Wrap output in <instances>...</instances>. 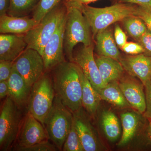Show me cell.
Here are the masks:
<instances>
[{
    "label": "cell",
    "instance_id": "1",
    "mask_svg": "<svg viewBox=\"0 0 151 151\" xmlns=\"http://www.w3.org/2000/svg\"><path fill=\"white\" fill-rule=\"evenodd\" d=\"M51 71L55 95L72 113L80 110L82 88L77 65L65 60Z\"/></svg>",
    "mask_w": 151,
    "mask_h": 151
},
{
    "label": "cell",
    "instance_id": "2",
    "mask_svg": "<svg viewBox=\"0 0 151 151\" xmlns=\"http://www.w3.org/2000/svg\"><path fill=\"white\" fill-rule=\"evenodd\" d=\"M66 6L63 47L68 61L73 62L74 47L78 43L85 46L92 45L93 35L89 22L81 9Z\"/></svg>",
    "mask_w": 151,
    "mask_h": 151
},
{
    "label": "cell",
    "instance_id": "3",
    "mask_svg": "<svg viewBox=\"0 0 151 151\" xmlns=\"http://www.w3.org/2000/svg\"><path fill=\"white\" fill-rule=\"evenodd\" d=\"M137 6L127 3H116L104 8L82 5L78 8L89 22L94 37L97 33L114 23L122 21L127 17L136 15Z\"/></svg>",
    "mask_w": 151,
    "mask_h": 151
},
{
    "label": "cell",
    "instance_id": "4",
    "mask_svg": "<svg viewBox=\"0 0 151 151\" xmlns=\"http://www.w3.org/2000/svg\"><path fill=\"white\" fill-rule=\"evenodd\" d=\"M67 6L63 0L24 34L27 48L33 49L42 55L45 47L65 18Z\"/></svg>",
    "mask_w": 151,
    "mask_h": 151
},
{
    "label": "cell",
    "instance_id": "5",
    "mask_svg": "<svg viewBox=\"0 0 151 151\" xmlns=\"http://www.w3.org/2000/svg\"><path fill=\"white\" fill-rule=\"evenodd\" d=\"M55 96L51 74L48 71H45L32 87L27 105L28 112L38 120L44 127Z\"/></svg>",
    "mask_w": 151,
    "mask_h": 151
},
{
    "label": "cell",
    "instance_id": "6",
    "mask_svg": "<svg viewBox=\"0 0 151 151\" xmlns=\"http://www.w3.org/2000/svg\"><path fill=\"white\" fill-rule=\"evenodd\" d=\"M73 120V113L55 95L52 107L45 121L44 127L49 139L59 150L62 151Z\"/></svg>",
    "mask_w": 151,
    "mask_h": 151
},
{
    "label": "cell",
    "instance_id": "7",
    "mask_svg": "<svg viewBox=\"0 0 151 151\" xmlns=\"http://www.w3.org/2000/svg\"><path fill=\"white\" fill-rule=\"evenodd\" d=\"M22 108L6 97L0 113V150H11L16 143L23 118Z\"/></svg>",
    "mask_w": 151,
    "mask_h": 151
},
{
    "label": "cell",
    "instance_id": "8",
    "mask_svg": "<svg viewBox=\"0 0 151 151\" xmlns=\"http://www.w3.org/2000/svg\"><path fill=\"white\" fill-rule=\"evenodd\" d=\"M14 65L30 87L45 72L43 58L33 49H26L14 61Z\"/></svg>",
    "mask_w": 151,
    "mask_h": 151
},
{
    "label": "cell",
    "instance_id": "9",
    "mask_svg": "<svg viewBox=\"0 0 151 151\" xmlns=\"http://www.w3.org/2000/svg\"><path fill=\"white\" fill-rule=\"evenodd\" d=\"M48 140V134L42 124L27 112L23 119L15 148L30 147Z\"/></svg>",
    "mask_w": 151,
    "mask_h": 151
},
{
    "label": "cell",
    "instance_id": "10",
    "mask_svg": "<svg viewBox=\"0 0 151 151\" xmlns=\"http://www.w3.org/2000/svg\"><path fill=\"white\" fill-rule=\"evenodd\" d=\"M83 71L96 91L106 86L101 78L94 55V44L90 46L83 45L75 54L73 61Z\"/></svg>",
    "mask_w": 151,
    "mask_h": 151
},
{
    "label": "cell",
    "instance_id": "11",
    "mask_svg": "<svg viewBox=\"0 0 151 151\" xmlns=\"http://www.w3.org/2000/svg\"><path fill=\"white\" fill-rule=\"evenodd\" d=\"M65 17L44 48L42 56L45 71H49L63 61Z\"/></svg>",
    "mask_w": 151,
    "mask_h": 151
},
{
    "label": "cell",
    "instance_id": "12",
    "mask_svg": "<svg viewBox=\"0 0 151 151\" xmlns=\"http://www.w3.org/2000/svg\"><path fill=\"white\" fill-rule=\"evenodd\" d=\"M73 115L76 128L84 151L101 150L102 146L100 140L89 116L83 111L82 107Z\"/></svg>",
    "mask_w": 151,
    "mask_h": 151
},
{
    "label": "cell",
    "instance_id": "13",
    "mask_svg": "<svg viewBox=\"0 0 151 151\" xmlns=\"http://www.w3.org/2000/svg\"><path fill=\"white\" fill-rule=\"evenodd\" d=\"M124 69L140 80L145 86L151 80V56L144 53L121 57L119 60Z\"/></svg>",
    "mask_w": 151,
    "mask_h": 151
},
{
    "label": "cell",
    "instance_id": "14",
    "mask_svg": "<svg viewBox=\"0 0 151 151\" xmlns=\"http://www.w3.org/2000/svg\"><path fill=\"white\" fill-rule=\"evenodd\" d=\"M27 47L24 35L1 34L0 60L14 61Z\"/></svg>",
    "mask_w": 151,
    "mask_h": 151
},
{
    "label": "cell",
    "instance_id": "15",
    "mask_svg": "<svg viewBox=\"0 0 151 151\" xmlns=\"http://www.w3.org/2000/svg\"><path fill=\"white\" fill-rule=\"evenodd\" d=\"M122 93L130 106L141 113L146 109L145 94L144 85L133 79H124L119 83Z\"/></svg>",
    "mask_w": 151,
    "mask_h": 151
},
{
    "label": "cell",
    "instance_id": "16",
    "mask_svg": "<svg viewBox=\"0 0 151 151\" xmlns=\"http://www.w3.org/2000/svg\"><path fill=\"white\" fill-rule=\"evenodd\" d=\"M8 82L9 89V96L22 109L27 106L32 87L28 85L14 64Z\"/></svg>",
    "mask_w": 151,
    "mask_h": 151
},
{
    "label": "cell",
    "instance_id": "17",
    "mask_svg": "<svg viewBox=\"0 0 151 151\" xmlns=\"http://www.w3.org/2000/svg\"><path fill=\"white\" fill-rule=\"evenodd\" d=\"M37 24L33 17L11 16L6 14L0 17V32L24 35Z\"/></svg>",
    "mask_w": 151,
    "mask_h": 151
},
{
    "label": "cell",
    "instance_id": "18",
    "mask_svg": "<svg viewBox=\"0 0 151 151\" xmlns=\"http://www.w3.org/2000/svg\"><path fill=\"white\" fill-rule=\"evenodd\" d=\"M94 57L101 78L106 85L122 77L124 69L119 60L101 55Z\"/></svg>",
    "mask_w": 151,
    "mask_h": 151
},
{
    "label": "cell",
    "instance_id": "19",
    "mask_svg": "<svg viewBox=\"0 0 151 151\" xmlns=\"http://www.w3.org/2000/svg\"><path fill=\"white\" fill-rule=\"evenodd\" d=\"M78 67L82 88V107L90 116L94 117L99 108L101 99L81 68Z\"/></svg>",
    "mask_w": 151,
    "mask_h": 151
},
{
    "label": "cell",
    "instance_id": "20",
    "mask_svg": "<svg viewBox=\"0 0 151 151\" xmlns=\"http://www.w3.org/2000/svg\"><path fill=\"white\" fill-rule=\"evenodd\" d=\"M95 37L96 51L98 55L108 57L119 60L121 54L110 28L108 27L99 32Z\"/></svg>",
    "mask_w": 151,
    "mask_h": 151
},
{
    "label": "cell",
    "instance_id": "21",
    "mask_svg": "<svg viewBox=\"0 0 151 151\" xmlns=\"http://www.w3.org/2000/svg\"><path fill=\"white\" fill-rule=\"evenodd\" d=\"M101 100L121 108L130 106L119 86L117 81H113L97 91Z\"/></svg>",
    "mask_w": 151,
    "mask_h": 151
},
{
    "label": "cell",
    "instance_id": "22",
    "mask_svg": "<svg viewBox=\"0 0 151 151\" xmlns=\"http://www.w3.org/2000/svg\"><path fill=\"white\" fill-rule=\"evenodd\" d=\"M123 134L118 146L126 145L134 136L139 124V118L136 113L126 112L121 115Z\"/></svg>",
    "mask_w": 151,
    "mask_h": 151
},
{
    "label": "cell",
    "instance_id": "23",
    "mask_svg": "<svg viewBox=\"0 0 151 151\" xmlns=\"http://www.w3.org/2000/svg\"><path fill=\"white\" fill-rule=\"evenodd\" d=\"M101 124L105 136L111 142H115L121 134V127L118 117L111 111H106L102 113Z\"/></svg>",
    "mask_w": 151,
    "mask_h": 151
},
{
    "label": "cell",
    "instance_id": "24",
    "mask_svg": "<svg viewBox=\"0 0 151 151\" xmlns=\"http://www.w3.org/2000/svg\"><path fill=\"white\" fill-rule=\"evenodd\" d=\"M40 0H11L7 14L11 16L24 17L32 13Z\"/></svg>",
    "mask_w": 151,
    "mask_h": 151
},
{
    "label": "cell",
    "instance_id": "25",
    "mask_svg": "<svg viewBox=\"0 0 151 151\" xmlns=\"http://www.w3.org/2000/svg\"><path fill=\"white\" fill-rule=\"evenodd\" d=\"M122 22L128 34L137 41L148 29L144 22L137 16L127 17Z\"/></svg>",
    "mask_w": 151,
    "mask_h": 151
},
{
    "label": "cell",
    "instance_id": "26",
    "mask_svg": "<svg viewBox=\"0 0 151 151\" xmlns=\"http://www.w3.org/2000/svg\"><path fill=\"white\" fill-rule=\"evenodd\" d=\"M63 151H84L76 128L73 119L72 126L63 145Z\"/></svg>",
    "mask_w": 151,
    "mask_h": 151
},
{
    "label": "cell",
    "instance_id": "27",
    "mask_svg": "<svg viewBox=\"0 0 151 151\" xmlns=\"http://www.w3.org/2000/svg\"><path fill=\"white\" fill-rule=\"evenodd\" d=\"M63 0H40L32 12V17L38 23L46 14Z\"/></svg>",
    "mask_w": 151,
    "mask_h": 151
},
{
    "label": "cell",
    "instance_id": "28",
    "mask_svg": "<svg viewBox=\"0 0 151 151\" xmlns=\"http://www.w3.org/2000/svg\"><path fill=\"white\" fill-rule=\"evenodd\" d=\"M14 151H56L58 149L54 144L48 140L44 141L26 147L16 148Z\"/></svg>",
    "mask_w": 151,
    "mask_h": 151
},
{
    "label": "cell",
    "instance_id": "29",
    "mask_svg": "<svg viewBox=\"0 0 151 151\" xmlns=\"http://www.w3.org/2000/svg\"><path fill=\"white\" fill-rule=\"evenodd\" d=\"M14 61L0 60V81L8 80L12 73Z\"/></svg>",
    "mask_w": 151,
    "mask_h": 151
},
{
    "label": "cell",
    "instance_id": "30",
    "mask_svg": "<svg viewBox=\"0 0 151 151\" xmlns=\"http://www.w3.org/2000/svg\"><path fill=\"white\" fill-rule=\"evenodd\" d=\"M142 46L145 52L144 54L151 56V31L148 29L146 32L137 40Z\"/></svg>",
    "mask_w": 151,
    "mask_h": 151
},
{
    "label": "cell",
    "instance_id": "31",
    "mask_svg": "<svg viewBox=\"0 0 151 151\" xmlns=\"http://www.w3.org/2000/svg\"><path fill=\"white\" fill-rule=\"evenodd\" d=\"M121 49L124 52L131 55H136L144 53L145 50L139 43L127 42Z\"/></svg>",
    "mask_w": 151,
    "mask_h": 151
},
{
    "label": "cell",
    "instance_id": "32",
    "mask_svg": "<svg viewBox=\"0 0 151 151\" xmlns=\"http://www.w3.org/2000/svg\"><path fill=\"white\" fill-rule=\"evenodd\" d=\"M135 15L140 18L145 23L147 28L151 31V11L137 6Z\"/></svg>",
    "mask_w": 151,
    "mask_h": 151
},
{
    "label": "cell",
    "instance_id": "33",
    "mask_svg": "<svg viewBox=\"0 0 151 151\" xmlns=\"http://www.w3.org/2000/svg\"><path fill=\"white\" fill-rule=\"evenodd\" d=\"M114 37L117 46L121 49L127 42V35L119 25L115 26Z\"/></svg>",
    "mask_w": 151,
    "mask_h": 151
},
{
    "label": "cell",
    "instance_id": "34",
    "mask_svg": "<svg viewBox=\"0 0 151 151\" xmlns=\"http://www.w3.org/2000/svg\"><path fill=\"white\" fill-rule=\"evenodd\" d=\"M146 109L144 116L148 119H151V80L145 86Z\"/></svg>",
    "mask_w": 151,
    "mask_h": 151
},
{
    "label": "cell",
    "instance_id": "35",
    "mask_svg": "<svg viewBox=\"0 0 151 151\" xmlns=\"http://www.w3.org/2000/svg\"><path fill=\"white\" fill-rule=\"evenodd\" d=\"M116 3L137 5L151 11V0H116Z\"/></svg>",
    "mask_w": 151,
    "mask_h": 151
},
{
    "label": "cell",
    "instance_id": "36",
    "mask_svg": "<svg viewBox=\"0 0 151 151\" xmlns=\"http://www.w3.org/2000/svg\"><path fill=\"white\" fill-rule=\"evenodd\" d=\"M98 0H65L67 6H72L78 8L82 5H88L90 3L94 2Z\"/></svg>",
    "mask_w": 151,
    "mask_h": 151
},
{
    "label": "cell",
    "instance_id": "37",
    "mask_svg": "<svg viewBox=\"0 0 151 151\" xmlns=\"http://www.w3.org/2000/svg\"><path fill=\"white\" fill-rule=\"evenodd\" d=\"M9 89L8 80L0 81V98L1 100L9 95Z\"/></svg>",
    "mask_w": 151,
    "mask_h": 151
},
{
    "label": "cell",
    "instance_id": "38",
    "mask_svg": "<svg viewBox=\"0 0 151 151\" xmlns=\"http://www.w3.org/2000/svg\"><path fill=\"white\" fill-rule=\"evenodd\" d=\"M11 0H0V17L7 14Z\"/></svg>",
    "mask_w": 151,
    "mask_h": 151
},
{
    "label": "cell",
    "instance_id": "39",
    "mask_svg": "<svg viewBox=\"0 0 151 151\" xmlns=\"http://www.w3.org/2000/svg\"><path fill=\"white\" fill-rule=\"evenodd\" d=\"M149 123L147 129V135L150 143L151 144V119H148Z\"/></svg>",
    "mask_w": 151,
    "mask_h": 151
},
{
    "label": "cell",
    "instance_id": "40",
    "mask_svg": "<svg viewBox=\"0 0 151 151\" xmlns=\"http://www.w3.org/2000/svg\"><path fill=\"white\" fill-rule=\"evenodd\" d=\"M70 1H72V0H70Z\"/></svg>",
    "mask_w": 151,
    "mask_h": 151
}]
</instances>
